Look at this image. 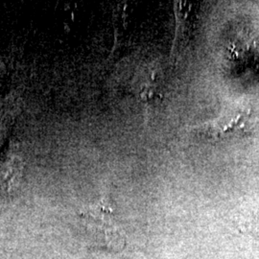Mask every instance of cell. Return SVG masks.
I'll list each match as a JSON object with an SVG mask.
<instances>
[{
	"label": "cell",
	"instance_id": "1",
	"mask_svg": "<svg viewBox=\"0 0 259 259\" xmlns=\"http://www.w3.org/2000/svg\"><path fill=\"white\" fill-rule=\"evenodd\" d=\"M89 231L105 246L119 248L123 242L120 229L113 219V211L106 200L90 206L81 213Z\"/></svg>",
	"mask_w": 259,
	"mask_h": 259
},
{
	"label": "cell",
	"instance_id": "2",
	"mask_svg": "<svg viewBox=\"0 0 259 259\" xmlns=\"http://www.w3.org/2000/svg\"><path fill=\"white\" fill-rule=\"evenodd\" d=\"M250 115L247 111H229L215 120L196 127L198 134L212 140L236 139L251 133Z\"/></svg>",
	"mask_w": 259,
	"mask_h": 259
},
{
	"label": "cell",
	"instance_id": "3",
	"mask_svg": "<svg viewBox=\"0 0 259 259\" xmlns=\"http://www.w3.org/2000/svg\"><path fill=\"white\" fill-rule=\"evenodd\" d=\"M23 174V161L17 154H11L0 166V191L11 194L19 188Z\"/></svg>",
	"mask_w": 259,
	"mask_h": 259
},
{
	"label": "cell",
	"instance_id": "4",
	"mask_svg": "<svg viewBox=\"0 0 259 259\" xmlns=\"http://www.w3.org/2000/svg\"><path fill=\"white\" fill-rule=\"evenodd\" d=\"M5 138V128L4 127H0V149L3 144V140Z\"/></svg>",
	"mask_w": 259,
	"mask_h": 259
},
{
	"label": "cell",
	"instance_id": "5",
	"mask_svg": "<svg viewBox=\"0 0 259 259\" xmlns=\"http://www.w3.org/2000/svg\"><path fill=\"white\" fill-rule=\"evenodd\" d=\"M0 72H1V70H0Z\"/></svg>",
	"mask_w": 259,
	"mask_h": 259
}]
</instances>
